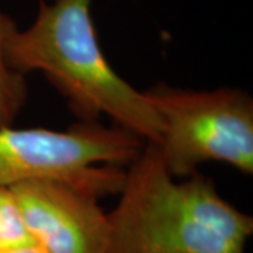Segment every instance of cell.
Instances as JSON below:
<instances>
[{"label": "cell", "instance_id": "obj_1", "mask_svg": "<svg viewBox=\"0 0 253 253\" xmlns=\"http://www.w3.org/2000/svg\"><path fill=\"white\" fill-rule=\"evenodd\" d=\"M118 194L106 253H245L253 234L252 215L199 172L177 180L152 142L126 166Z\"/></svg>", "mask_w": 253, "mask_h": 253}, {"label": "cell", "instance_id": "obj_2", "mask_svg": "<svg viewBox=\"0 0 253 253\" xmlns=\"http://www.w3.org/2000/svg\"><path fill=\"white\" fill-rule=\"evenodd\" d=\"M91 1L40 0L33 23L10 38V66L21 76L42 73L83 121L106 116L145 142L159 144L162 126L144 90L120 76L100 46Z\"/></svg>", "mask_w": 253, "mask_h": 253}, {"label": "cell", "instance_id": "obj_3", "mask_svg": "<svg viewBox=\"0 0 253 253\" xmlns=\"http://www.w3.org/2000/svg\"><path fill=\"white\" fill-rule=\"evenodd\" d=\"M145 141L117 126L82 121L65 131L0 128V186L54 181L94 197L118 194Z\"/></svg>", "mask_w": 253, "mask_h": 253}, {"label": "cell", "instance_id": "obj_4", "mask_svg": "<svg viewBox=\"0 0 253 253\" xmlns=\"http://www.w3.org/2000/svg\"><path fill=\"white\" fill-rule=\"evenodd\" d=\"M145 96L158 114L159 151L176 179L189 177L200 165L226 163L253 173V99L238 87L183 89L159 82Z\"/></svg>", "mask_w": 253, "mask_h": 253}, {"label": "cell", "instance_id": "obj_5", "mask_svg": "<svg viewBox=\"0 0 253 253\" xmlns=\"http://www.w3.org/2000/svg\"><path fill=\"white\" fill-rule=\"evenodd\" d=\"M10 189L31 241L46 253H106L109 218L97 197L54 181Z\"/></svg>", "mask_w": 253, "mask_h": 253}, {"label": "cell", "instance_id": "obj_6", "mask_svg": "<svg viewBox=\"0 0 253 253\" xmlns=\"http://www.w3.org/2000/svg\"><path fill=\"white\" fill-rule=\"evenodd\" d=\"M17 24L0 7V128L11 126L27 99V84L24 76L11 69L7 59L10 38Z\"/></svg>", "mask_w": 253, "mask_h": 253}, {"label": "cell", "instance_id": "obj_7", "mask_svg": "<svg viewBox=\"0 0 253 253\" xmlns=\"http://www.w3.org/2000/svg\"><path fill=\"white\" fill-rule=\"evenodd\" d=\"M33 242L10 187L0 186V248Z\"/></svg>", "mask_w": 253, "mask_h": 253}, {"label": "cell", "instance_id": "obj_8", "mask_svg": "<svg viewBox=\"0 0 253 253\" xmlns=\"http://www.w3.org/2000/svg\"><path fill=\"white\" fill-rule=\"evenodd\" d=\"M0 253H46L40 245L34 242H28V244L13 245V246H4L0 248Z\"/></svg>", "mask_w": 253, "mask_h": 253}]
</instances>
